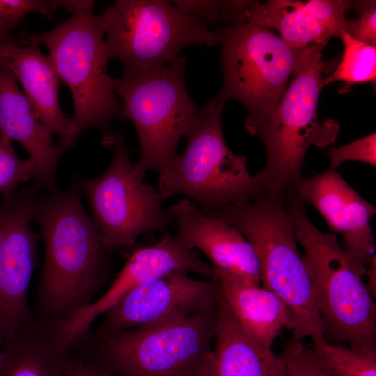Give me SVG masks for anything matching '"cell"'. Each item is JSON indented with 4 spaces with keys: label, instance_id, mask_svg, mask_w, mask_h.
Here are the masks:
<instances>
[{
    "label": "cell",
    "instance_id": "5bb4252c",
    "mask_svg": "<svg viewBox=\"0 0 376 376\" xmlns=\"http://www.w3.org/2000/svg\"><path fill=\"white\" fill-rule=\"evenodd\" d=\"M195 272L208 279L214 278V267L203 261L197 250L181 246L166 233L157 244L136 248L109 289L90 306L59 324V332L68 343L81 339L93 321L116 304L138 285L174 273Z\"/></svg>",
    "mask_w": 376,
    "mask_h": 376
},
{
    "label": "cell",
    "instance_id": "cb8c5ba5",
    "mask_svg": "<svg viewBox=\"0 0 376 376\" xmlns=\"http://www.w3.org/2000/svg\"><path fill=\"white\" fill-rule=\"evenodd\" d=\"M344 45L341 61L336 70L323 79V87L338 81L346 87L355 83L375 82L376 47L358 41L342 31L339 35Z\"/></svg>",
    "mask_w": 376,
    "mask_h": 376
},
{
    "label": "cell",
    "instance_id": "7a4b0ae2",
    "mask_svg": "<svg viewBox=\"0 0 376 376\" xmlns=\"http://www.w3.org/2000/svg\"><path fill=\"white\" fill-rule=\"evenodd\" d=\"M283 198L304 250L324 338L357 350H376V306L363 281L367 270L356 266L337 235L313 225L292 187Z\"/></svg>",
    "mask_w": 376,
    "mask_h": 376
},
{
    "label": "cell",
    "instance_id": "836d02e7",
    "mask_svg": "<svg viewBox=\"0 0 376 376\" xmlns=\"http://www.w3.org/2000/svg\"><path fill=\"white\" fill-rule=\"evenodd\" d=\"M278 376H290V374L286 371L284 364H283V368L281 370V372L278 375Z\"/></svg>",
    "mask_w": 376,
    "mask_h": 376
},
{
    "label": "cell",
    "instance_id": "d4e9b609",
    "mask_svg": "<svg viewBox=\"0 0 376 376\" xmlns=\"http://www.w3.org/2000/svg\"><path fill=\"white\" fill-rule=\"evenodd\" d=\"M35 169L28 159H21L15 152L12 141L0 136V193L15 191L21 182L33 177Z\"/></svg>",
    "mask_w": 376,
    "mask_h": 376
},
{
    "label": "cell",
    "instance_id": "4316f807",
    "mask_svg": "<svg viewBox=\"0 0 376 376\" xmlns=\"http://www.w3.org/2000/svg\"><path fill=\"white\" fill-rule=\"evenodd\" d=\"M330 169L336 170L348 161H357L376 166V133L339 147H332L327 152Z\"/></svg>",
    "mask_w": 376,
    "mask_h": 376
},
{
    "label": "cell",
    "instance_id": "4fadbf2b",
    "mask_svg": "<svg viewBox=\"0 0 376 376\" xmlns=\"http://www.w3.org/2000/svg\"><path fill=\"white\" fill-rule=\"evenodd\" d=\"M219 291L215 276L201 281L174 273L152 279L105 311L102 324L88 333L93 338H103L130 329L164 325L216 306Z\"/></svg>",
    "mask_w": 376,
    "mask_h": 376
},
{
    "label": "cell",
    "instance_id": "d6986e66",
    "mask_svg": "<svg viewBox=\"0 0 376 376\" xmlns=\"http://www.w3.org/2000/svg\"><path fill=\"white\" fill-rule=\"evenodd\" d=\"M3 63L13 72L40 122L67 149L75 144L71 118L63 114L58 100L60 81L49 56L39 46L18 38L1 51Z\"/></svg>",
    "mask_w": 376,
    "mask_h": 376
},
{
    "label": "cell",
    "instance_id": "ba28073f",
    "mask_svg": "<svg viewBox=\"0 0 376 376\" xmlns=\"http://www.w3.org/2000/svg\"><path fill=\"white\" fill-rule=\"evenodd\" d=\"M186 57L157 69L113 78V87L121 100L123 118L134 125L144 173L162 172L177 156L180 139L187 136L202 107L189 96L185 83Z\"/></svg>",
    "mask_w": 376,
    "mask_h": 376
},
{
    "label": "cell",
    "instance_id": "44dd1931",
    "mask_svg": "<svg viewBox=\"0 0 376 376\" xmlns=\"http://www.w3.org/2000/svg\"><path fill=\"white\" fill-rule=\"evenodd\" d=\"M283 368L279 356L242 329L220 290L208 376H278Z\"/></svg>",
    "mask_w": 376,
    "mask_h": 376
},
{
    "label": "cell",
    "instance_id": "3957f363",
    "mask_svg": "<svg viewBox=\"0 0 376 376\" xmlns=\"http://www.w3.org/2000/svg\"><path fill=\"white\" fill-rule=\"evenodd\" d=\"M205 214L233 226L251 244L260 265L261 286L279 297L291 315V341L323 336L313 285L283 192H265Z\"/></svg>",
    "mask_w": 376,
    "mask_h": 376
},
{
    "label": "cell",
    "instance_id": "9c48e42d",
    "mask_svg": "<svg viewBox=\"0 0 376 376\" xmlns=\"http://www.w3.org/2000/svg\"><path fill=\"white\" fill-rule=\"evenodd\" d=\"M100 15L107 60H118L123 75L163 67L185 47L220 41L217 31L169 1L118 0Z\"/></svg>",
    "mask_w": 376,
    "mask_h": 376
},
{
    "label": "cell",
    "instance_id": "52a82bcc",
    "mask_svg": "<svg viewBox=\"0 0 376 376\" xmlns=\"http://www.w3.org/2000/svg\"><path fill=\"white\" fill-rule=\"evenodd\" d=\"M19 35L24 44L47 49L60 82L70 90L76 139L89 127L108 132L113 118H123L113 77L107 71L105 33L100 15L79 11L50 31Z\"/></svg>",
    "mask_w": 376,
    "mask_h": 376
},
{
    "label": "cell",
    "instance_id": "2e32d148",
    "mask_svg": "<svg viewBox=\"0 0 376 376\" xmlns=\"http://www.w3.org/2000/svg\"><path fill=\"white\" fill-rule=\"evenodd\" d=\"M168 210L176 224L175 238L181 246L201 251L217 270L260 284L255 251L235 227L207 216L189 199L178 201Z\"/></svg>",
    "mask_w": 376,
    "mask_h": 376
},
{
    "label": "cell",
    "instance_id": "83f0119b",
    "mask_svg": "<svg viewBox=\"0 0 376 376\" xmlns=\"http://www.w3.org/2000/svg\"><path fill=\"white\" fill-rule=\"evenodd\" d=\"M290 376H329L311 357L300 342L291 341L279 355Z\"/></svg>",
    "mask_w": 376,
    "mask_h": 376
},
{
    "label": "cell",
    "instance_id": "5b68a950",
    "mask_svg": "<svg viewBox=\"0 0 376 376\" xmlns=\"http://www.w3.org/2000/svg\"><path fill=\"white\" fill-rule=\"evenodd\" d=\"M326 44L304 50L280 102L251 136H258L266 150V163L257 175L265 189L281 194L301 177L304 156L311 146L326 148L340 134V125L317 115L323 87L322 51Z\"/></svg>",
    "mask_w": 376,
    "mask_h": 376
},
{
    "label": "cell",
    "instance_id": "7c38bea8",
    "mask_svg": "<svg viewBox=\"0 0 376 376\" xmlns=\"http://www.w3.org/2000/svg\"><path fill=\"white\" fill-rule=\"evenodd\" d=\"M36 188L3 195L0 205V327L2 344L32 317L28 292L38 265L39 234L31 224Z\"/></svg>",
    "mask_w": 376,
    "mask_h": 376
},
{
    "label": "cell",
    "instance_id": "e0dca14e",
    "mask_svg": "<svg viewBox=\"0 0 376 376\" xmlns=\"http://www.w3.org/2000/svg\"><path fill=\"white\" fill-rule=\"evenodd\" d=\"M351 5L343 0L249 1L242 19L275 29L287 44L303 50L339 37Z\"/></svg>",
    "mask_w": 376,
    "mask_h": 376
},
{
    "label": "cell",
    "instance_id": "30bf717a",
    "mask_svg": "<svg viewBox=\"0 0 376 376\" xmlns=\"http://www.w3.org/2000/svg\"><path fill=\"white\" fill-rule=\"evenodd\" d=\"M217 31L224 73L217 97L225 102L236 100L246 108L244 127L251 135L278 105L304 49L293 48L272 29L244 19Z\"/></svg>",
    "mask_w": 376,
    "mask_h": 376
},
{
    "label": "cell",
    "instance_id": "484cf974",
    "mask_svg": "<svg viewBox=\"0 0 376 376\" xmlns=\"http://www.w3.org/2000/svg\"><path fill=\"white\" fill-rule=\"evenodd\" d=\"M38 13L48 19H53V13L47 1L0 0V39L14 36L11 31L26 14Z\"/></svg>",
    "mask_w": 376,
    "mask_h": 376
},
{
    "label": "cell",
    "instance_id": "277c9868",
    "mask_svg": "<svg viewBox=\"0 0 376 376\" xmlns=\"http://www.w3.org/2000/svg\"><path fill=\"white\" fill-rule=\"evenodd\" d=\"M218 303L155 327L130 329L103 338L86 333L78 344L113 376H208Z\"/></svg>",
    "mask_w": 376,
    "mask_h": 376
},
{
    "label": "cell",
    "instance_id": "7402d4cb",
    "mask_svg": "<svg viewBox=\"0 0 376 376\" xmlns=\"http://www.w3.org/2000/svg\"><path fill=\"white\" fill-rule=\"evenodd\" d=\"M214 276L234 317L258 343L272 350L283 328L292 330L293 322L288 309L274 292L260 284L216 269Z\"/></svg>",
    "mask_w": 376,
    "mask_h": 376
},
{
    "label": "cell",
    "instance_id": "f546056e",
    "mask_svg": "<svg viewBox=\"0 0 376 376\" xmlns=\"http://www.w3.org/2000/svg\"><path fill=\"white\" fill-rule=\"evenodd\" d=\"M182 12L202 22H226V1H173Z\"/></svg>",
    "mask_w": 376,
    "mask_h": 376
},
{
    "label": "cell",
    "instance_id": "8fae6325",
    "mask_svg": "<svg viewBox=\"0 0 376 376\" xmlns=\"http://www.w3.org/2000/svg\"><path fill=\"white\" fill-rule=\"evenodd\" d=\"M115 154L101 175L81 187L105 249L133 246L139 235L165 228L172 220L158 190L144 182L145 174L130 159L123 134L113 139Z\"/></svg>",
    "mask_w": 376,
    "mask_h": 376
},
{
    "label": "cell",
    "instance_id": "e575fe53",
    "mask_svg": "<svg viewBox=\"0 0 376 376\" xmlns=\"http://www.w3.org/2000/svg\"><path fill=\"white\" fill-rule=\"evenodd\" d=\"M2 342H3V335H2L1 329L0 327V345H2ZM1 357H2V350L0 351V362L1 360Z\"/></svg>",
    "mask_w": 376,
    "mask_h": 376
},
{
    "label": "cell",
    "instance_id": "d6a6232c",
    "mask_svg": "<svg viewBox=\"0 0 376 376\" xmlns=\"http://www.w3.org/2000/svg\"><path fill=\"white\" fill-rule=\"evenodd\" d=\"M18 38V36H15L10 39H0V65L3 63V60L1 57V51L2 48L7 44L16 40Z\"/></svg>",
    "mask_w": 376,
    "mask_h": 376
},
{
    "label": "cell",
    "instance_id": "9a60e30c",
    "mask_svg": "<svg viewBox=\"0 0 376 376\" xmlns=\"http://www.w3.org/2000/svg\"><path fill=\"white\" fill-rule=\"evenodd\" d=\"M292 187L304 203L319 212L330 233L342 237L343 249L356 266L366 271L375 260L370 226L375 207L330 169L309 178L301 176Z\"/></svg>",
    "mask_w": 376,
    "mask_h": 376
},
{
    "label": "cell",
    "instance_id": "4dcf8cb0",
    "mask_svg": "<svg viewBox=\"0 0 376 376\" xmlns=\"http://www.w3.org/2000/svg\"><path fill=\"white\" fill-rule=\"evenodd\" d=\"M68 376H113L75 344H71L68 361Z\"/></svg>",
    "mask_w": 376,
    "mask_h": 376
},
{
    "label": "cell",
    "instance_id": "f1b7e54d",
    "mask_svg": "<svg viewBox=\"0 0 376 376\" xmlns=\"http://www.w3.org/2000/svg\"><path fill=\"white\" fill-rule=\"evenodd\" d=\"M361 16L355 19H345L343 31L354 39L370 45L376 44L375 1L368 3Z\"/></svg>",
    "mask_w": 376,
    "mask_h": 376
},
{
    "label": "cell",
    "instance_id": "ac0fdd59",
    "mask_svg": "<svg viewBox=\"0 0 376 376\" xmlns=\"http://www.w3.org/2000/svg\"><path fill=\"white\" fill-rule=\"evenodd\" d=\"M51 132L40 122L12 70L0 65V136L19 142L35 169L36 189H58L55 178L60 158L67 149L54 144Z\"/></svg>",
    "mask_w": 376,
    "mask_h": 376
},
{
    "label": "cell",
    "instance_id": "ffe728a7",
    "mask_svg": "<svg viewBox=\"0 0 376 376\" xmlns=\"http://www.w3.org/2000/svg\"><path fill=\"white\" fill-rule=\"evenodd\" d=\"M0 376H68L71 345L55 323L32 315L2 345Z\"/></svg>",
    "mask_w": 376,
    "mask_h": 376
},
{
    "label": "cell",
    "instance_id": "1f68e13d",
    "mask_svg": "<svg viewBox=\"0 0 376 376\" xmlns=\"http://www.w3.org/2000/svg\"><path fill=\"white\" fill-rule=\"evenodd\" d=\"M47 2L53 13L59 8L70 11L72 14L79 11L92 10L94 5L93 1L88 0H48Z\"/></svg>",
    "mask_w": 376,
    "mask_h": 376
},
{
    "label": "cell",
    "instance_id": "6da1fadb",
    "mask_svg": "<svg viewBox=\"0 0 376 376\" xmlns=\"http://www.w3.org/2000/svg\"><path fill=\"white\" fill-rule=\"evenodd\" d=\"M33 221L40 229L45 256L32 314L59 323L95 300L106 274L105 248L76 185L36 196Z\"/></svg>",
    "mask_w": 376,
    "mask_h": 376
},
{
    "label": "cell",
    "instance_id": "603a6c76",
    "mask_svg": "<svg viewBox=\"0 0 376 376\" xmlns=\"http://www.w3.org/2000/svg\"><path fill=\"white\" fill-rule=\"evenodd\" d=\"M309 353L315 363L329 376H376V350H357L332 344L324 336L311 338Z\"/></svg>",
    "mask_w": 376,
    "mask_h": 376
},
{
    "label": "cell",
    "instance_id": "8992f818",
    "mask_svg": "<svg viewBox=\"0 0 376 376\" xmlns=\"http://www.w3.org/2000/svg\"><path fill=\"white\" fill-rule=\"evenodd\" d=\"M225 103L217 96L202 107L185 151L159 173L161 200L185 195L206 212L267 192L257 174L248 171L246 157L235 155L226 143L221 123Z\"/></svg>",
    "mask_w": 376,
    "mask_h": 376
}]
</instances>
